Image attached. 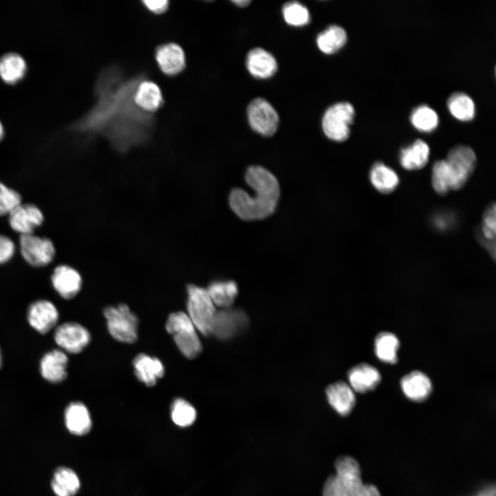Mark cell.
Masks as SVG:
<instances>
[{
  "instance_id": "7bdbcfd3",
  "label": "cell",
  "mask_w": 496,
  "mask_h": 496,
  "mask_svg": "<svg viewBox=\"0 0 496 496\" xmlns=\"http://www.w3.org/2000/svg\"><path fill=\"white\" fill-rule=\"evenodd\" d=\"M475 496H495V488L494 486H488L480 490Z\"/></svg>"
},
{
  "instance_id": "4fadbf2b",
  "label": "cell",
  "mask_w": 496,
  "mask_h": 496,
  "mask_svg": "<svg viewBox=\"0 0 496 496\" xmlns=\"http://www.w3.org/2000/svg\"><path fill=\"white\" fill-rule=\"evenodd\" d=\"M59 313L50 300L41 299L32 302L28 309L29 324L41 334H46L54 329L59 321Z\"/></svg>"
},
{
  "instance_id": "5bb4252c",
  "label": "cell",
  "mask_w": 496,
  "mask_h": 496,
  "mask_svg": "<svg viewBox=\"0 0 496 496\" xmlns=\"http://www.w3.org/2000/svg\"><path fill=\"white\" fill-rule=\"evenodd\" d=\"M247 317L240 310L225 308L216 311L211 335L227 340L234 336L247 325Z\"/></svg>"
},
{
  "instance_id": "d6a6232c",
  "label": "cell",
  "mask_w": 496,
  "mask_h": 496,
  "mask_svg": "<svg viewBox=\"0 0 496 496\" xmlns=\"http://www.w3.org/2000/svg\"><path fill=\"white\" fill-rule=\"evenodd\" d=\"M411 122L413 125L421 132H430L434 130L439 122L437 113L434 110L426 105L415 108L411 114Z\"/></svg>"
},
{
  "instance_id": "ba28073f",
  "label": "cell",
  "mask_w": 496,
  "mask_h": 496,
  "mask_svg": "<svg viewBox=\"0 0 496 496\" xmlns=\"http://www.w3.org/2000/svg\"><path fill=\"white\" fill-rule=\"evenodd\" d=\"M476 155L469 147L458 145L452 148L446 160L451 176V190L462 188L472 175L476 165Z\"/></svg>"
},
{
  "instance_id": "836d02e7",
  "label": "cell",
  "mask_w": 496,
  "mask_h": 496,
  "mask_svg": "<svg viewBox=\"0 0 496 496\" xmlns=\"http://www.w3.org/2000/svg\"><path fill=\"white\" fill-rule=\"evenodd\" d=\"M171 416L176 425L186 427L192 424L195 421L196 411L188 402L182 398H177L172 404Z\"/></svg>"
},
{
  "instance_id": "f1b7e54d",
  "label": "cell",
  "mask_w": 496,
  "mask_h": 496,
  "mask_svg": "<svg viewBox=\"0 0 496 496\" xmlns=\"http://www.w3.org/2000/svg\"><path fill=\"white\" fill-rule=\"evenodd\" d=\"M51 484L54 493L57 496H74L80 487L77 475L72 469L66 467L56 469Z\"/></svg>"
},
{
  "instance_id": "9a60e30c",
  "label": "cell",
  "mask_w": 496,
  "mask_h": 496,
  "mask_svg": "<svg viewBox=\"0 0 496 496\" xmlns=\"http://www.w3.org/2000/svg\"><path fill=\"white\" fill-rule=\"evenodd\" d=\"M51 282L61 298L70 300L80 291L83 281L76 269L68 265H59L53 270Z\"/></svg>"
},
{
  "instance_id": "2e32d148",
  "label": "cell",
  "mask_w": 496,
  "mask_h": 496,
  "mask_svg": "<svg viewBox=\"0 0 496 496\" xmlns=\"http://www.w3.org/2000/svg\"><path fill=\"white\" fill-rule=\"evenodd\" d=\"M134 101L138 109L153 115L165 103L161 88L147 76L138 84L134 92Z\"/></svg>"
},
{
  "instance_id": "3957f363",
  "label": "cell",
  "mask_w": 496,
  "mask_h": 496,
  "mask_svg": "<svg viewBox=\"0 0 496 496\" xmlns=\"http://www.w3.org/2000/svg\"><path fill=\"white\" fill-rule=\"evenodd\" d=\"M165 328L185 357L194 359L200 355L202 344L197 329L186 313L177 311L171 313Z\"/></svg>"
},
{
  "instance_id": "9c48e42d",
  "label": "cell",
  "mask_w": 496,
  "mask_h": 496,
  "mask_svg": "<svg viewBox=\"0 0 496 496\" xmlns=\"http://www.w3.org/2000/svg\"><path fill=\"white\" fill-rule=\"evenodd\" d=\"M247 118L253 130L264 136H271L277 130L279 117L273 106L265 99L256 98L247 107Z\"/></svg>"
},
{
  "instance_id": "6da1fadb",
  "label": "cell",
  "mask_w": 496,
  "mask_h": 496,
  "mask_svg": "<svg viewBox=\"0 0 496 496\" xmlns=\"http://www.w3.org/2000/svg\"><path fill=\"white\" fill-rule=\"evenodd\" d=\"M146 76L144 72L127 76L116 65L105 68L95 81V103L68 128L89 137L103 136L120 153L146 143L154 115L141 111L134 101L138 84Z\"/></svg>"
},
{
  "instance_id": "e575fe53",
  "label": "cell",
  "mask_w": 496,
  "mask_h": 496,
  "mask_svg": "<svg viewBox=\"0 0 496 496\" xmlns=\"http://www.w3.org/2000/svg\"><path fill=\"white\" fill-rule=\"evenodd\" d=\"M285 21L293 26H303L310 21L309 12L306 6L298 1L287 2L282 7Z\"/></svg>"
},
{
  "instance_id": "ac0fdd59",
  "label": "cell",
  "mask_w": 496,
  "mask_h": 496,
  "mask_svg": "<svg viewBox=\"0 0 496 496\" xmlns=\"http://www.w3.org/2000/svg\"><path fill=\"white\" fill-rule=\"evenodd\" d=\"M246 66L252 76L260 79L272 76L278 68L274 56L261 48H253L248 52Z\"/></svg>"
},
{
  "instance_id": "f546056e",
  "label": "cell",
  "mask_w": 496,
  "mask_h": 496,
  "mask_svg": "<svg viewBox=\"0 0 496 496\" xmlns=\"http://www.w3.org/2000/svg\"><path fill=\"white\" fill-rule=\"evenodd\" d=\"M215 306L229 307L238 294L236 283L232 280L214 281L206 289Z\"/></svg>"
},
{
  "instance_id": "d590c367",
  "label": "cell",
  "mask_w": 496,
  "mask_h": 496,
  "mask_svg": "<svg viewBox=\"0 0 496 496\" xmlns=\"http://www.w3.org/2000/svg\"><path fill=\"white\" fill-rule=\"evenodd\" d=\"M482 233L483 237L482 241L484 242L485 247L495 258L496 222L495 205L494 203L489 206L484 214Z\"/></svg>"
},
{
  "instance_id": "484cf974",
  "label": "cell",
  "mask_w": 496,
  "mask_h": 496,
  "mask_svg": "<svg viewBox=\"0 0 496 496\" xmlns=\"http://www.w3.org/2000/svg\"><path fill=\"white\" fill-rule=\"evenodd\" d=\"M335 475L341 481L348 494L362 484L358 462L349 456H342L335 464Z\"/></svg>"
},
{
  "instance_id": "ab89813d",
  "label": "cell",
  "mask_w": 496,
  "mask_h": 496,
  "mask_svg": "<svg viewBox=\"0 0 496 496\" xmlns=\"http://www.w3.org/2000/svg\"><path fill=\"white\" fill-rule=\"evenodd\" d=\"M16 252L14 242L8 236L0 234V265L12 259Z\"/></svg>"
},
{
  "instance_id": "603a6c76",
  "label": "cell",
  "mask_w": 496,
  "mask_h": 496,
  "mask_svg": "<svg viewBox=\"0 0 496 496\" xmlns=\"http://www.w3.org/2000/svg\"><path fill=\"white\" fill-rule=\"evenodd\" d=\"M404 394L411 400L421 402L428 397L432 384L430 379L423 373L415 371L406 375L401 380Z\"/></svg>"
},
{
  "instance_id": "277c9868",
  "label": "cell",
  "mask_w": 496,
  "mask_h": 496,
  "mask_svg": "<svg viewBox=\"0 0 496 496\" xmlns=\"http://www.w3.org/2000/svg\"><path fill=\"white\" fill-rule=\"evenodd\" d=\"M187 314L197 331L205 335H211L217 311L207 289L189 284L187 287Z\"/></svg>"
},
{
  "instance_id": "5b68a950",
  "label": "cell",
  "mask_w": 496,
  "mask_h": 496,
  "mask_svg": "<svg viewBox=\"0 0 496 496\" xmlns=\"http://www.w3.org/2000/svg\"><path fill=\"white\" fill-rule=\"evenodd\" d=\"M103 314L107 320V329L116 340L134 343L138 338V319L125 304L109 306Z\"/></svg>"
},
{
  "instance_id": "e0dca14e",
  "label": "cell",
  "mask_w": 496,
  "mask_h": 496,
  "mask_svg": "<svg viewBox=\"0 0 496 496\" xmlns=\"http://www.w3.org/2000/svg\"><path fill=\"white\" fill-rule=\"evenodd\" d=\"M68 358L61 349H53L43 355L40 361V373L48 382L58 384L68 376Z\"/></svg>"
},
{
  "instance_id": "ffe728a7",
  "label": "cell",
  "mask_w": 496,
  "mask_h": 496,
  "mask_svg": "<svg viewBox=\"0 0 496 496\" xmlns=\"http://www.w3.org/2000/svg\"><path fill=\"white\" fill-rule=\"evenodd\" d=\"M27 71V62L21 54L12 51L0 56V78L4 83H17L25 77Z\"/></svg>"
},
{
  "instance_id": "60d3db41",
  "label": "cell",
  "mask_w": 496,
  "mask_h": 496,
  "mask_svg": "<svg viewBox=\"0 0 496 496\" xmlns=\"http://www.w3.org/2000/svg\"><path fill=\"white\" fill-rule=\"evenodd\" d=\"M141 3L148 11L155 14L165 12L169 6V1L167 0L142 1Z\"/></svg>"
},
{
  "instance_id": "f35d334b",
  "label": "cell",
  "mask_w": 496,
  "mask_h": 496,
  "mask_svg": "<svg viewBox=\"0 0 496 496\" xmlns=\"http://www.w3.org/2000/svg\"><path fill=\"white\" fill-rule=\"evenodd\" d=\"M323 496H349L341 481L335 475L329 477L324 486Z\"/></svg>"
},
{
  "instance_id": "8992f818",
  "label": "cell",
  "mask_w": 496,
  "mask_h": 496,
  "mask_svg": "<svg viewBox=\"0 0 496 496\" xmlns=\"http://www.w3.org/2000/svg\"><path fill=\"white\" fill-rule=\"evenodd\" d=\"M355 115L353 105L348 102H340L330 106L322 119L324 134L331 140L342 142L350 134V125Z\"/></svg>"
},
{
  "instance_id": "52a82bcc",
  "label": "cell",
  "mask_w": 496,
  "mask_h": 496,
  "mask_svg": "<svg viewBox=\"0 0 496 496\" xmlns=\"http://www.w3.org/2000/svg\"><path fill=\"white\" fill-rule=\"evenodd\" d=\"M19 249L23 260L30 266L39 268L51 263L56 254L53 242L34 234L20 236Z\"/></svg>"
},
{
  "instance_id": "83f0119b",
  "label": "cell",
  "mask_w": 496,
  "mask_h": 496,
  "mask_svg": "<svg viewBox=\"0 0 496 496\" xmlns=\"http://www.w3.org/2000/svg\"><path fill=\"white\" fill-rule=\"evenodd\" d=\"M347 40V35L344 28L337 25H331L318 34L316 43L320 51L331 54L341 49Z\"/></svg>"
},
{
  "instance_id": "44dd1931",
  "label": "cell",
  "mask_w": 496,
  "mask_h": 496,
  "mask_svg": "<svg viewBox=\"0 0 496 496\" xmlns=\"http://www.w3.org/2000/svg\"><path fill=\"white\" fill-rule=\"evenodd\" d=\"M327 400L332 408L341 415H347L352 411L355 398L354 391L344 382H337L326 389Z\"/></svg>"
},
{
  "instance_id": "4dcf8cb0",
  "label": "cell",
  "mask_w": 496,
  "mask_h": 496,
  "mask_svg": "<svg viewBox=\"0 0 496 496\" xmlns=\"http://www.w3.org/2000/svg\"><path fill=\"white\" fill-rule=\"evenodd\" d=\"M447 105L451 114L458 120L468 121L475 116V103L465 93L453 94L448 99Z\"/></svg>"
},
{
  "instance_id": "7a4b0ae2",
  "label": "cell",
  "mask_w": 496,
  "mask_h": 496,
  "mask_svg": "<svg viewBox=\"0 0 496 496\" xmlns=\"http://www.w3.org/2000/svg\"><path fill=\"white\" fill-rule=\"evenodd\" d=\"M245 178L254 194L251 196L240 188L234 189L229 196L232 211L245 220L263 219L270 216L280 196V186L276 176L262 167L251 166Z\"/></svg>"
},
{
  "instance_id": "8d00e7d4",
  "label": "cell",
  "mask_w": 496,
  "mask_h": 496,
  "mask_svg": "<svg viewBox=\"0 0 496 496\" xmlns=\"http://www.w3.org/2000/svg\"><path fill=\"white\" fill-rule=\"evenodd\" d=\"M431 179L433 187L438 194L446 195L451 190V176L446 160H440L434 163Z\"/></svg>"
},
{
  "instance_id": "1f68e13d",
  "label": "cell",
  "mask_w": 496,
  "mask_h": 496,
  "mask_svg": "<svg viewBox=\"0 0 496 496\" xmlns=\"http://www.w3.org/2000/svg\"><path fill=\"white\" fill-rule=\"evenodd\" d=\"M398 347L399 340L391 333H380L375 340V353L377 357L384 362L394 364L397 362Z\"/></svg>"
},
{
  "instance_id": "cb8c5ba5",
  "label": "cell",
  "mask_w": 496,
  "mask_h": 496,
  "mask_svg": "<svg viewBox=\"0 0 496 496\" xmlns=\"http://www.w3.org/2000/svg\"><path fill=\"white\" fill-rule=\"evenodd\" d=\"M65 422L68 431L77 435L86 434L92 426L89 411L85 404L80 402H71L66 407Z\"/></svg>"
},
{
  "instance_id": "f6af8a7d",
  "label": "cell",
  "mask_w": 496,
  "mask_h": 496,
  "mask_svg": "<svg viewBox=\"0 0 496 496\" xmlns=\"http://www.w3.org/2000/svg\"><path fill=\"white\" fill-rule=\"evenodd\" d=\"M5 136V128L2 123V122L0 120V141L4 138Z\"/></svg>"
},
{
  "instance_id": "8fae6325",
  "label": "cell",
  "mask_w": 496,
  "mask_h": 496,
  "mask_svg": "<svg viewBox=\"0 0 496 496\" xmlns=\"http://www.w3.org/2000/svg\"><path fill=\"white\" fill-rule=\"evenodd\" d=\"M8 216L9 226L20 236L34 234L44 220L41 209L31 203H21Z\"/></svg>"
},
{
  "instance_id": "bcb514c9",
  "label": "cell",
  "mask_w": 496,
  "mask_h": 496,
  "mask_svg": "<svg viewBox=\"0 0 496 496\" xmlns=\"http://www.w3.org/2000/svg\"><path fill=\"white\" fill-rule=\"evenodd\" d=\"M1 366H2V354H1V351L0 349V369L1 368Z\"/></svg>"
},
{
  "instance_id": "7c38bea8",
  "label": "cell",
  "mask_w": 496,
  "mask_h": 496,
  "mask_svg": "<svg viewBox=\"0 0 496 496\" xmlns=\"http://www.w3.org/2000/svg\"><path fill=\"white\" fill-rule=\"evenodd\" d=\"M154 57L160 70L169 77L178 75L186 67L185 52L176 43L168 42L158 45L155 48Z\"/></svg>"
},
{
  "instance_id": "74e56055",
  "label": "cell",
  "mask_w": 496,
  "mask_h": 496,
  "mask_svg": "<svg viewBox=\"0 0 496 496\" xmlns=\"http://www.w3.org/2000/svg\"><path fill=\"white\" fill-rule=\"evenodd\" d=\"M21 203L20 194L0 181V216H8Z\"/></svg>"
},
{
  "instance_id": "d4e9b609",
  "label": "cell",
  "mask_w": 496,
  "mask_h": 496,
  "mask_svg": "<svg viewBox=\"0 0 496 496\" xmlns=\"http://www.w3.org/2000/svg\"><path fill=\"white\" fill-rule=\"evenodd\" d=\"M430 149L422 140L417 139L413 144L401 149L400 163L407 170H417L424 167L429 158Z\"/></svg>"
},
{
  "instance_id": "30bf717a",
  "label": "cell",
  "mask_w": 496,
  "mask_h": 496,
  "mask_svg": "<svg viewBox=\"0 0 496 496\" xmlns=\"http://www.w3.org/2000/svg\"><path fill=\"white\" fill-rule=\"evenodd\" d=\"M54 339L63 351L76 354L88 345L91 335L83 325L75 322H67L56 327Z\"/></svg>"
},
{
  "instance_id": "d6986e66",
  "label": "cell",
  "mask_w": 496,
  "mask_h": 496,
  "mask_svg": "<svg viewBox=\"0 0 496 496\" xmlns=\"http://www.w3.org/2000/svg\"><path fill=\"white\" fill-rule=\"evenodd\" d=\"M133 366L138 380L147 386H154L165 373L161 361L145 353H140L134 358Z\"/></svg>"
},
{
  "instance_id": "7402d4cb",
  "label": "cell",
  "mask_w": 496,
  "mask_h": 496,
  "mask_svg": "<svg viewBox=\"0 0 496 496\" xmlns=\"http://www.w3.org/2000/svg\"><path fill=\"white\" fill-rule=\"evenodd\" d=\"M380 379L379 371L366 363L355 366L348 373L349 386L353 391L358 393L373 389L380 383Z\"/></svg>"
},
{
  "instance_id": "ee69618b",
  "label": "cell",
  "mask_w": 496,
  "mask_h": 496,
  "mask_svg": "<svg viewBox=\"0 0 496 496\" xmlns=\"http://www.w3.org/2000/svg\"><path fill=\"white\" fill-rule=\"evenodd\" d=\"M232 2L234 3H235L236 5H237L238 6L245 7V6H248L251 1H247V0H242H242H236V1H232Z\"/></svg>"
},
{
  "instance_id": "4316f807",
  "label": "cell",
  "mask_w": 496,
  "mask_h": 496,
  "mask_svg": "<svg viewBox=\"0 0 496 496\" xmlns=\"http://www.w3.org/2000/svg\"><path fill=\"white\" fill-rule=\"evenodd\" d=\"M369 178L373 186L382 194L391 193L400 181L397 173L381 162H376L372 165Z\"/></svg>"
},
{
  "instance_id": "b9f144b4",
  "label": "cell",
  "mask_w": 496,
  "mask_h": 496,
  "mask_svg": "<svg viewBox=\"0 0 496 496\" xmlns=\"http://www.w3.org/2000/svg\"><path fill=\"white\" fill-rule=\"evenodd\" d=\"M349 496H380V494L375 486L362 483L352 491Z\"/></svg>"
}]
</instances>
